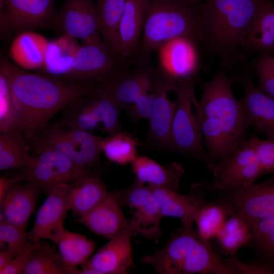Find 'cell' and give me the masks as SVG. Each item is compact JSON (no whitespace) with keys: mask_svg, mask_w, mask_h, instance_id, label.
<instances>
[{"mask_svg":"<svg viewBox=\"0 0 274 274\" xmlns=\"http://www.w3.org/2000/svg\"><path fill=\"white\" fill-rule=\"evenodd\" d=\"M131 164L139 182L149 186L178 191L180 180L184 173L181 164L174 161L163 166L144 156H138Z\"/></svg>","mask_w":274,"mask_h":274,"instance_id":"cell-26","label":"cell"},{"mask_svg":"<svg viewBox=\"0 0 274 274\" xmlns=\"http://www.w3.org/2000/svg\"><path fill=\"white\" fill-rule=\"evenodd\" d=\"M221 261L237 274H274V269L258 261L253 263H245L235 256L228 258L220 257Z\"/></svg>","mask_w":274,"mask_h":274,"instance_id":"cell-45","label":"cell"},{"mask_svg":"<svg viewBox=\"0 0 274 274\" xmlns=\"http://www.w3.org/2000/svg\"><path fill=\"white\" fill-rule=\"evenodd\" d=\"M218 191L233 190L255 183L263 172L258 161L253 138L230 156L210 167Z\"/></svg>","mask_w":274,"mask_h":274,"instance_id":"cell-12","label":"cell"},{"mask_svg":"<svg viewBox=\"0 0 274 274\" xmlns=\"http://www.w3.org/2000/svg\"><path fill=\"white\" fill-rule=\"evenodd\" d=\"M235 211L227 202L219 200L202 206L195 220L198 237L206 241L214 239L227 218Z\"/></svg>","mask_w":274,"mask_h":274,"instance_id":"cell-34","label":"cell"},{"mask_svg":"<svg viewBox=\"0 0 274 274\" xmlns=\"http://www.w3.org/2000/svg\"><path fill=\"white\" fill-rule=\"evenodd\" d=\"M104 138L60 121L49 122L28 144L32 155L55 152L64 155L82 168L92 171L99 164Z\"/></svg>","mask_w":274,"mask_h":274,"instance_id":"cell-6","label":"cell"},{"mask_svg":"<svg viewBox=\"0 0 274 274\" xmlns=\"http://www.w3.org/2000/svg\"><path fill=\"white\" fill-rule=\"evenodd\" d=\"M68 185H57L47 195L45 202L37 213L32 229L27 233L28 240L36 242L41 239H47L54 242L64 229V218L66 213L70 210Z\"/></svg>","mask_w":274,"mask_h":274,"instance_id":"cell-17","label":"cell"},{"mask_svg":"<svg viewBox=\"0 0 274 274\" xmlns=\"http://www.w3.org/2000/svg\"><path fill=\"white\" fill-rule=\"evenodd\" d=\"M54 243L58 245L59 254L64 264L73 267L85 263L96 246L95 243L86 236L71 232L65 228Z\"/></svg>","mask_w":274,"mask_h":274,"instance_id":"cell-36","label":"cell"},{"mask_svg":"<svg viewBox=\"0 0 274 274\" xmlns=\"http://www.w3.org/2000/svg\"><path fill=\"white\" fill-rule=\"evenodd\" d=\"M126 2L127 0H96L95 3L101 38L120 52L118 28Z\"/></svg>","mask_w":274,"mask_h":274,"instance_id":"cell-37","label":"cell"},{"mask_svg":"<svg viewBox=\"0 0 274 274\" xmlns=\"http://www.w3.org/2000/svg\"><path fill=\"white\" fill-rule=\"evenodd\" d=\"M15 180L11 178L1 177L0 178V203L2 202L11 185Z\"/></svg>","mask_w":274,"mask_h":274,"instance_id":"cell-47","label":"cell"},{"mask_svg":"<svg viewBox=\"0 0 274 274\" xmlns=\"http://www.w3.org/2000/svg\"><path fill=\"white\" fill-rule=\"evenodd\" d=\"M223 191L222 199L250 222L274 216V179Z\"/></svg>","mask_w":274,"mask_h":274,"instance_id":"cell-16","label":"cell"},{"mask_svg":"<svg viewBox=\"0 0 274 274\" xmlns=\"http://www.w3.org/2000/svg\"><path fill=\"white\" fill-rule=\"evenodd\" d=\"M238 80L244 89V96L240 101L249 125L274 139V98L256 86L250 74H242Z\"/></svg>","mask_w":274,"mask_h":274,"instance_id":"cell-20","label":"cell"},{"mask_svg":"<svg viewBox=\"0 0 274 274\" xmlns=\"http://www.w3.org/2000/svg\"><path fill=\"white\" fill-rule=\"evenodd\" d=\"M58 31L84 43L102 39L93 0H65L57 17Z\"/></svg>","mask_w":274,"mask_h":274,"instance_id":"cell-15","label":"cell"},{"mask_svg":"<svg viewBox=\"0 0 274 274\" xmlns=\"http://www.w3.org/2000/svg\"><path fill=\"white\" fill-rule=\"evenodd\" d=\"M146 15V0H127L118 28L119 49L130 63L135 61Z\"/></svg>","mask_w":274,"mask_h":274,"instance_id":"cell-25","label":"cell"},{"mask_svg":"<svg viewBox=\"0 0 274 274\" xmlns=\"http://www.w3.org/2000/svg\"><path fill=\"white\" fill-rule=\"evenodd\" d=\"M157 199L162 217L179 218L182 224L193 225L197 213L205 203L204 194L199 186L188 194L169 189L147 185Z\"/></svg>","mask_w":274,"mask_h":274,"instance_id":"cell-22","label":"cell"},{"mask_svg":"<svg viewBox=\"0 0 274 274\" xmlns=\"http://www.w3.org/2000/svg\"><path fill=\"white\" fill-rule=\"evenodd\" d=\"M196 119L209 151V166L230 156L247 141L249 126L244 107L232 92L225 68L204 83Z\"/></svg>","mask_w":274,"mask_h":274,"instance_id":"cell-2","label":"cell"},{"mask_svg":"<svg viewBox=\"0 0 274 274\" xmlns=\"http://www.w3.org/2000/svg\"><path fill=\"white\" fill-rule=\"evenodd\" d=\"M248 244L258 256V261L274 269V216L251 223Z\"/></svg>","mask_w":274,"mask_h":274,"instance_id":"cell-38","label":"cell"},{"mask_svg":"<svg viewBox=\"0 0 274 274\" xmlns=\"http://www.w3.org/2000/svg\"><path fill=\"white\" fill-rule=\"evenodd\" d=\"M108 192L98 178L93 175L83 177L68 185L70 210L81 216L98 203Z\"/></svg>","mask_w":274,"mask_h":274,"instance_id":"cell-32","label":"cell"},{"mask_svg":"<svg viewBox=\"0 0 274 274\" xmlns=\"http://www.w3.org/2000/svg\"><path fill=\"white\" fill-rule=\"evenodd\" d=\"M273 55H272V59H273V64H274V53H273Z\"/></svg>","mask_w":274,"mask_h":274,"instance_id":"cell-50","label":"cell"},{"mask_svg":"<svg viewBox=\"0 0 274 274\" xmlns=\"http://www.w3.org/2000/svg\"><path fill=\"white\" fill-rule=\"evenodd\" d=\"M118 198L113 192H108L94 207L80 216L79 222L92 232L111 239L128 224Z\"/></svg>","mask_w":274,"mask_h":274,"instance_id":"cell-21","label":"cell"},{"mask_svg":"<svg viewBox=\"0 0 274 274\" xmlns=\"http://www.w3.org/2000/svg\"><path fill=\"white\" fill-rule=\"evenodd\" d=\"M19 120L11 89L5 75L0 72V132L19 131Z\"/></svg>","mask_w":274,"mask_h":274,"instance_id":"cell-40","label":"cell"},{"mask_svg":"<svg viewBox=\"0 0 274 274\" xmlns=\"http://www.w3.org/2000/svg\"><path fill=\"white\" fill-rule=\"evenodd\" d=\"M36 242L28 240L23 249L13 257L10 263L2 270L1 274L22 273L23 269L28 261L30 253L34 248Z\"/></svg>","mask_w":274,"mask_h":274,"instance_id":"cell-46","label":"cell"},{"mask_svg":"<svg viewBox=\"0 0 274 274\" xmlns=\"http://www.w3.org/2000/svg\"><path fill=\"white\" fill-rule=\"evenodd\" d=\"M243 50L249 54L274 53V2L261 0Z\"/></svg>","mask_w":274,"mask_h":274,"instance_id":"cell-27","label":"cell"},{"mask_svg":"<svg viewBox=\"0 0 274 274\" xmlns=\"http://www.w3.org/2000/svg\"><path fill=\"white\" fill-rule=\"evenodd\" d=\"M154 94L152 91L142 94L133 102L124 108L133 121L149 119L151 115Z\"/></svg>","mask_w":274,"mask_h":274,"instance_id":"cell-44","label":"cell"},{"mask_svg":"<svg viewBox=\"0 0 274 274\" xmlns=\"http://www.w3.org/2000/svg\"><path fill=\"white\" fill-rule=\"evenodd\" d=\"M28 241L27 233L6 221L0 220V244L1 247L7 244L6 250L14 257Z\"/></svg>","mask_w":274,"mask_h":274,"instance_id":"cell-41","label":"cell"},{"mask_svg":"<svg viewBox=\"0 0 274 274\" xmlns=\"http://www.w3.org/2000/svg\"><path fill=\"white\" fill-rule=\"evenodd\" d=\"M55 249L46 243L36 242L22 274H71Z\"/></svg>","mask_w":274,"mask_h":274,"instance_id":"cell-35","label":"cell"},{"mask_svg":"<svg viewBox=\"0 0 274 274\" xmlns=\"http://www.w3.org/2000/svg\"><path fill=\"white\" fill-rule=\"evenodd\" d=\"M121 105L106 91L97 90L73 101L62 111L60 122L89 132L99 130L108 136L122 130Z\"/></svg>","mask_w":274,"mask_h":274,"instance_id":"cell-7","label":"cell"},{"mask_svg":"<svg viewBox=\"0 0 274 274\" xmlns=\"http://www.w3.org/2000/svg\"><path fill=\"white\" fill-rule=\"evenodd\" d=\"M54 0H0V36L8 43L25 32L58 30Z\"/></svg>","mask_w":274,"mask_h":274,"instance_id":"cell-8","label":"cell"},{"mask_svg":"<svg viewBox=\"0 0 274 274\" xmlns=\"http://www.w3.org/2000/svg\"><path fill=\"white\" fill-rule=\"evenodd\" d=\"M251 235L250 222L236 212L227 218L214 239L221 253L230 257L235 256L242 247L248 244Z\"/></svg>","mask_w":274,"mask_h":274,"instance_id":"cell-33","label":"cell"},{"mask_svg":"<svg viewBox=\"0 0 274 274\" xmlns=\"http://www.w3.org/2000/svg\"><path fill=\"white\" fill-rule=\"evenodd\" d=\"M192 1L200 3L201 2H202V0H192Z\"/></svg>","mask_w":274,"mask_h":274,"instance_id":"cell-49","label":"cell"},{"mask_svg":"<svg viewBox=\"0 0 274 274\" xmlns=\"http://www.w3.org/2000/svg\"><path fill=\"white\" fill-rule=\"evenodd\" d=\"M211 244L198 238L192 244L184 261L181 274H237L221 261Z\"/></svg>","mask_w":274,"mask_h":274,"instance_id":"cell-28","label":"cell"},{"mask_svg":"<svg viewBox=\"0 0 274 274\" xmlns=\"http://www.w3.org/2000/svg\"><path fill=\"white\" fill-rule=\"evenodd\" d=\"M195 77L178 82L176 109L168 148L173 151L200 159L206 158L202 134L196 117L192 112L195 99Z\"/></svg>","mask_w":274,"mask_h":274,"instance_id":"cell-9","label":"cell"},{"mask_svg":"<svg viewBox=\"0 0 274 274\" xmlns=\"http://www.w3.org/2000/svg\"><path fill=\"white\" fill-rule=\"evenodd\" d=\"M129 62L102 39L80 46L70 71L59 81L103 89L130 71Z\"/></svg>","mask_w":274,"mask_h":274,"instance_id":"cell-5","label":"cell"},{"mask_svg":"<svg viewBox=\"0 0 274 274\" xmlns=\"http://www.w3.org/2000/svg\"><path fill=\"white\" fill-rule=\"evenodd\" d=\"M49 42L40 34L25 32L12 41L10 55L15 62L23 68H41L45 60Z\"/></svg>","mask_w":274,"mask_h":274,"instance_id":"cell-30","label":"cell"},{"mask_svg":"<svg viewBox=\"0 0 274 274\" xmlns=\"http://www.w3.org/2000/svg\"><path fill=\"white\" fill-rule=\"evenodd\" d=\"M137 139L130 133L120 132L105 137L101 142L102 151L111 162L124 165L131 163L139 156Z\"/></svg>","mask_w":274,"mask_h":274,"instance_id":"cell-39","label":"cell"},{"mask_svg":"<svg viewBox=\"0 0 274 274\" xmlns=\"http://www.w3.org/2000/svg\"><path fill=\"white\" fill-rule=\"evenodd\" d=\"M80 46L66 35L49 42L40 74L59 80L71 70Z\"/></svg>","mask_w":274,"mask_h":274,"instance_id":"cell-29","label":"cell"},{"mask_svg":"<svg viewBox=\"0 0 274 274\" xmlns=\"http://www.w3.org/2000/svg\"><path fill=\"white\" fill-rule=\"evenodd\" d=\"M255 63L258 88L274 98V64L272 55L268 52L258 53Z\"/></svg>","mask_w":274,"mask_h":274,"instance_id":"cell-42","label":"cell"},{"mask_svg":"<svg viewBox=\"0 0 274 274\" xmlns=\"http://www.w3.org/2000/svg\"><path fill=\"white\" fill-rule=\"evenodd\" d=\"M13 258L11 254L6 250L0 252V271L5 268Z\"/></svg>","mask_w":274,"mask_h":274,"instance_id":"cell-48","label":"cell"},{"mask_svg":"<svg viewBox=\"0 0 274 274\" xmlns=\"http://www.w3.org/2000/svg\"><path fill=\"white\" fill-rule=\"evenodd\" d=\"M152 81L154 97L148 119L149 137L157 145L168 148L177 102L169 99L167 92L176 91L178 83L167 77L158 67L153 69Z\"/></svg>","mask_w":274,"mask_h":274,"instance_id":"cell-13","label":"cell"},{"mask_svg":"<svg viewBox=\"0 0 274 274\" xmlns=\"http://www.w3.org/2000/svg\"><path fill=\"white\" fill-rule=\"evenodd\" d=\"M200 3L192 0H146L145 23L136 58L151 57L161 45L179 37L200 42Z\"/></svg>","mask_w":274,"mask_h":274,"instance_id":"cell-4","label":"cell"},{"mask_svg":"<svg viewBox=\"0 0 274 274\" xmlns=\"http://www.w3.org/2000/svg\"><path fill=\"white\" fill-rule=\"evenodd\" d=\"M0 72L9 83L19 120V132L29 143L57 113L96 90L32 73L2 57Z\"/></svg>","mask_w":274,"mask_h":274,"instance_id":"cell-1","label":"cell"},{"mask_svg":"<svg viewBox=\"0 0 274 274\" xmlns=\"http://www.w3.org/2000/svg\"><path fill=\"white\" fill-rule=\"evenodd\" d=\"M198 43L185 37L164 43L157 51L158 67L178 83L180 80L195 77L200 65Z\"/></svg>","mask_w":274,"mask_h":274,"instance_id":"cell-14","label":"cell"},{"mask_svg":"<svg viewBox=\"0 0 274 274\" xmlns=\"http://www.w3.org/2000/svg\"><path fill=\"white\" fill-rule=\"evenodd\" d=\"M35 155L28 142L17 130L0 132V170L20 169L33 164Z\"/></svg>","mask_w":274,"mask_h":274,"instance_id":"cell-31","label":"cell"},{"mask_svg":"<svg viewBox=\"0 0 274 274\" xmlns=\"http://www.w3.org/2000/svg\"><path fill=\"white\" fill-rule=\"evenodd\" d=\"M34 155L32 165L17 169L11 178L30 183L46 195L57 185L70 184L86 176L93 175L92 171L82 168L58 153L46 151Z\"/></svg>","mask_w":274,"mask_h":274,"instance_id":"cell-10","label":"cell"},{"mask_svg":"<svg viewBox=\"0 0 274 274\" xmlns=\"http://www.w3.org/2000/svg\"><path fill=\"white\" fill-rule=\"evenodd\" d=\"M113 193L122 207H128L131 215L129 222L135 235L158 243L163 233L160 225L162 216L159 203L149 187L135 179L128 187Z\"/></svg>","mask_w":274,"mask_h":274,"instance_id":"cell-11","label":"cell"},{"mask_svg":"<svg viewBox=\"0 0 274 274\" xmlns=\"http://www.w3.org/2000/svg\"><path fill=\"white\" fill-rule=\"evenodd\" d=\"M134 232L128 225L98 249L83 267L97 271L99 274H126L133 264L131 239Z\"/></svg>","mask_w":274,"mask_h":274,"instance_id":"cell-18","label":"cell"},{"mask_svg":"<svg viewBox=\"0 0 274 274\" xmlns=\"http://www.w3.org/2000/svg\"><path fill=\"white\" fill-rule=\"evenodd\" d=\"M15 181L11 186L2 202L4 219L25 231L40 191L32 184Z\"/></svg>","mask_w":274,"mask_h":274,"instance_id":"cell-24","label":"cell"},{"mask_svg":"<svg viewBox=\"0 0 274 274\" xmlns=\"http://www.w3.org/2000/svg\"><path fill=\"white\" fill-rule=\"evenodd\" d=\"M258 161L264 174H274V139L253 137Z\"/></svg>","mask_w":274,"mask_h":274,"instance_id":"cell-43","label":"cell"},{"mask_svg":"<svg viewBox=\"0 0 274 274\" xmlns=\"http://www.w3.org/2000/svg\"><path fill=\"white\" fill-rule=\"evenodd\" d=\"M198 238L193 225L182 224L164 246L151 254L143 256L140 260L152 266L157 273L181 274L187 254Z\"/></svg>","mask_w":274,"mask_h":274,"instance_id":"cell-19","label":"cell"},{"mask_svg":"<svg viewBox=\"0 0 274 274\" xmlns=\"http://www.w3.org/2000/svg\"><path fill=\"white\" fill-rule=\"evenodd\" d=\"M135 66L125 76L102 90L108 92L124 109L133 102L142 94L152 91L154 68L150 58L138 57Z\"/></svg>","mask_w":274,"mask_h":274,"instance_id":"cell-23","label":"cell"},{"mask_svg":"<svg viewBox=\"0 0 274 274\" xmlns=\"http://www.w3.org/2000/svg\"><path fill=\"white\" fill-rule=\"evenodd\" d=\"M261 0H204L200 42L217 56L224 68L242 59L244 42Z\"/></svg>","mask_w":274,"mask_h":274,"instance_id":"cell-3","label":"cell"}]
</instances>
